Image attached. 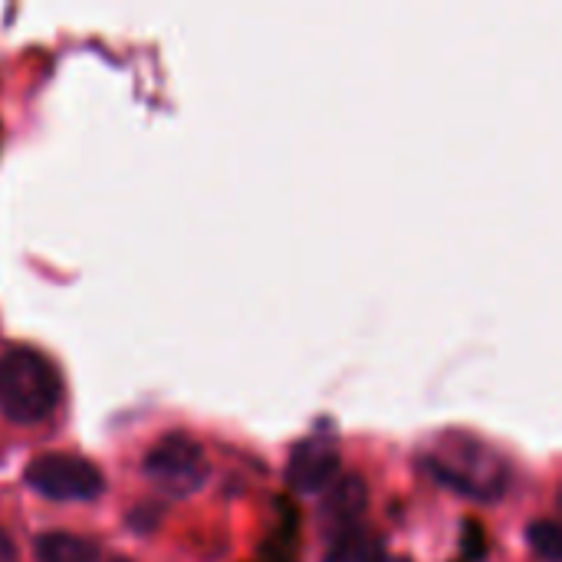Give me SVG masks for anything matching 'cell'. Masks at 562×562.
Wrapping results in <instances>:
<instances>
[{
    "instance_id": "6da1fadb",
    "label": "cell",
    "mask_w": 562,
    "mask_h": 562,
    "mask_svg": "<svg viewBox=\"0 0 562 562\" xmlns=\"http://www.w3.org/2000/svg\"><path fill=\"white\" fill-rule=\"evenodd\" d=\"M63 385L53 362L33 349H7L0 356V415L13 425H40L59 405Z\"/></svg>"
},
{
    "instance_id": "7a4b0ae2",
    "label": "cell",
    "mask_w": 562,
    "mask_h": 562,
    "mask_svg": "<svg viewBox=\"0 0 562 562\" xmlns=\"http://www.w3.org/2000/svg\"><path fill=\"white\" fill-rule=\"evenodd\" d=\"M145 477L165 497H191L207 481L204 448L188 435H168L145 458Z\"/></svg>"
},
{
    "instance_id": "3957f363",
    "label": "cell",
    "mask_w": 562,
    "mask_h": 562,
    "mask_svg": "<svg viewBox=\"0 0 562 562\" xmlns=\"http://www.w3.org/2000/svg\"><path fill=\"white\" fill-rule=\"evenodd\" d=\"M26 484L49 501H95L102 474L95 464L72 454H43L26 468Z\"/></svg>"
},
{
    "instance_id": "277c9868",
    "label": "cell",
    "mask_w": 562,
    "mask_h": 562,
    "mask_svg": "<svg viewBox=\"0 0 562 562\" xmlns=\"http://www.w3.org/2000/svg\"><path fill=\"white\" fill-rule=\"evenodd\" d=\"M336 474H339V451L329 441H303L290 454L286 477H290L293 491H300V494L326 491L336 481Z\"/></svg>"
},
{
    "instance_id": "5b68a950",
    "label": "cell",
    "mask_w": 562,
    "mask_h": 562,
    "mask_svg": "<svg viewBox=\"0 0 562 562\" xmlns=\"http://www.w3.org/2000/svg\"><path fill=\"white\" fill-rule=\"evenodd\" d=\"M366 510V484L359 477H342L333 491H329V501L323 507V517L339 524L342 530L352 527V520Z\"/></svg>"
},
{
    "instance_id": "8992f818",
    "label": "cell",
    "mask_w": 562,
    "mask_h": 562,
    "mask_svg": "<svg viewBox=\"0 0 562 562\" xmlns=\"http://www.w3.org/2000/svg\"><path fill=\"white\" fill-rule=\"evenodd\" d=\"M33 550L40 562H95V547L72 533H43Z\"/></svg>"
},
{
    "instance_id": "52a82bcc",
    "label": "cell",
    "mask_w": 562,
    "mask_h": 562,
    "mask_svg": "<svg viewBox=\"0 0 562 562\" xmlns=\"http://www.w3.org/2000/svg\"><path fill=\"white\" fill-rule=\"evenodd\" d=\"M379 560V550H375V540L359 530V527H346L339 533V540L333 543L329 550V562H375Z\"/></svg>"
},
{
    "instance_id": "ba28073f",
    "label": "cell",
    "mask_w": 562,
    "mask_h": 562,
    "mask_svg": "<svg viewBox=\"0 0 562 562\" xmlns=\"http://www.w3.org/2000/svg\"><path fill=\"white\" fill-rule=\"evenodd\" d=\"M527 543H530V550H533L540 560H547V562L562 560V533L553 520L530 524V530H527Z\"/></svg>"
},
{
    "instance_id": "9c48e42d",
    "label": "cell",
    "mask_w": 562,
    "mask_h": 562,
    "mask_svg": "<svg viewBox=\"0 0 562 562\" xmlns=\"http://www.w3.org/2000/svg\"><path fill=\"white\" fill-rule=\"evenodd\" d=\"M0 562H16V550H13V540L0 530Z\"/></svg>"
},
{
    "instance_id": "30bf717a",
    "label": "cell",
    "mask_w": 562,
    "mask_h": 562,
    "mask_svg": "<svg viewBox=\"0 0 562 562\" xmlns=\"http://www.w3.org/2000/svg\"><path fill=\"white\" fill-rule=\"evenodd\" d=\"M375 562H408V560H398V557H379Z\"/></svg>"
},
{
    "instance_id": "8fae6325",
    "label": "cell",
    "mask_w": 562,
    "mask_h": 562,
    "mask_svg": "<svg viewBox=\"0 0 562 562\" xmlns=\"http://www.w3.org/2000/svg\"><path fill=\"white\" fill-rule=\"evenodd\" d=\"M115 562H125V560H115Z\"/></svg>"
}]
</instances>
